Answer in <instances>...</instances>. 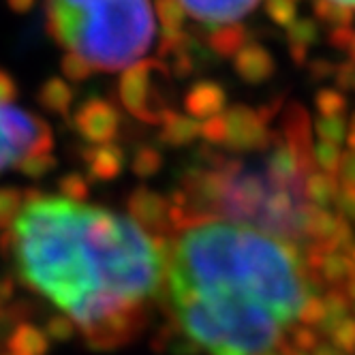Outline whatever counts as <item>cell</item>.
Returning a JSON list of instances; mask_svg holds the SVG:
<instances>
[{"label": "cell", "instance_id": "obj_1", "mask_svg": "<svg viewBox=\"0 0 355 355\" xmlns=\"http://www.w3.org/2000/svg\"><path fill=\"white\" fill-rule=\"evenodd\" d=\"M175 230L161 242L171 317L204 355H295L347 309L343 293H317L321 272L291 242L225 218Z\"/></svg>", "mask_w": 355, "mask_h": 355}, {"label": "cell", "instance_id": "obj_2", "mask_svg": "<svg viewBox=\"0 0 355 355\" xmlns=\"http://www.w3.org/2000/svg\"><path fill=\"white\" fill-rule=\"evenodd\" d=\"M0 252L15 283L96 349L131 340L165 285L150 232L64 193L0 189Z\"/></svg>", "mask_w": 355, "mask_h": 355}, {"label": "cell", "instance_id": "obj_3", "mask_svg": "<svg viewBox=\"0 0 355 355\" xmlns=\"http://www.w3.org/2000/svg\"><path fill=\"white\" fill-rule=\"evenodd\" d=\"M201 152V167L189 171V189L178 199H193V208L220 214L225 220L255 227L295 246L306 240V220L311 204L304 193L306 178L313 173V152L309 135V116L300 105H291L285 118V137L281 144L263 148L257 161H225L210 150ZM175 204V206H178Z\"/></svg>", "mask_w": 355, "mask_h": 355}, {"label": "cell", "instance_id": "obj_4", "mask_svg": "<svg viewBox=\"0 0 355 355\" xmlns=\"http://www.w3.org/2000/svg\"><path fill=\"white\" fill-rule=\"evenodd\" d=\"M45 17L73 82L137 64L157 35L150 0H45Z\"/></svg>", "mask_w": 355, "mask_h": 355}, {"label": "cell", "instance_id": "obj_5", "mask_svg": "<svg viewBox=\"0 0 355 355\" xmlns=\"http://www.w3.org/2000/svg\"><path fill=\"white\" fill-rule=\"evenodd\" d=\"M56 165L49 124L17 103L15 82L0 71V175H43Z\"/></svg>", "mask_w": 355, "mask_h": 355}, {"label": "cell", "instance_id": "obj_6", "mask_svg": "<svg viewBox=\"0 0 355 355\" xmlns=\"http://www.w3.org/2000/svg\"><path fill=\"white\" fill-rule=\"evenodd\" d=\"M167 80L169 69L161 62L139 60L137 64L124 69L120 78V98L124 107L144 122L163 124L171 114L165 96Z\"/></svg>", "mask_w": 355, "mask_h": 355}, {"label": "cell", "instance_id": "obj_7", "mask_svg": "<svg viewBox=\"0 0 355 355\" xmlns=\"http://www.w3.org/2000/svg\"><path fill=\"white\" fill-rule=\"evenodd\" d=\"M225 122V139L227 146L234 152H259L268 148L272 135L266 129V122L261 120L259 112H252L250 107L236 105L230 112L223 114Z\"/></svg>", "mask_w": 355, "mask_h": 355}, {"label": "cell", "instance_id": "obj_8", "mask_svg": "<svg viewBox=\"0 0 355 355\" xmlns=\"http://www.w3.org/2000/svg\"><path fill=\"white\" fill-rule=\"evenodd\" d=\"M182 9L208 28L236 24L248 15L261 0H178Z\"/></svg>", "mask_w": 355, "mask_h": 355}, {"label": "cell", "instance_id": "obj_9", "mask_svg": "<svg viewBox=\"0 0 355 355\" xmlns=\"http://www.w3.org/2000/svg\"><path fill=\"white\" fill-rule=\"evenodd\" d=\"M78 129L82 131V135L90 141L96 144H107L116 133H118V112L105 103V101H90V103L82 105L78 118Z\"/></svg>", "mask_w": 355, "mask_h": 355}, {"label": "cell", "instance_id": "obj_10", "mask_svg": "<svg viewBox=\"0 0 355 355\" xmlns=\"http://www.w3.org/2000/svg\"><path fill=\"white\" fill-rule=\"evenodd\" d=\"M131 218L137 220L146 232H169L171 225V206L167 199L152 193L148 189H137L131 195Z\"/></svg>", "mask_w": 355, "mask_h": 355}, {"label": "cell", "instance_id": "obj_11", "mask_svg": "<svg viewBox=\"0 0 355 355\" xmlns=\"http://www.w3.org/2000/svg\"><path fill=\"white\" fill-rule=\"evenodd\" d=\"M184 107L195 120L214 118L225 110V90L214 82H199L187 92Z\"/></svg>", "mask_w": 355, "mask_h": 355}, {"label": "cell", "instance_id": "obj_12", "mask_svg": "<svg viewBox=\"0 0 355 355\" xmlns=\"http://www.w3.org/2000/svg\"><path fill=\"white\" fill-rule=\"evenodd\" d=\"M236 58V73L246 84H263L274 73V58L261 45H244Z\"/></svg>", "mask_w": 355, "mask_h": 355}, {"label": "cell", "instance_id": "obj_13", "mask_svg": "<svg viewBox=\"0 0 355 355\" xmlns=\"http://www.w3.org/2000/svg\"><path fill=\"white\" fill-rule=\"evenodd\" d=\"M340 191V182L336 180V175H329V173H317L313 171L306 178V187H304V193H306V199L311 206L317 208H325L332 206Z\"/></svg>", "mask_w": 355, "mask_h": 355}, {"label": "cell", "instance_id": "obj_14", "mask_svg": "<svg viewBox=\"0 0 355 355\" xmlns=\"http://www.w3.org/2000/svg\"><path fill=\"white\" fill-rule=\"evenodd\" d=\"M197 135H201V122H197L191 116H178L171 112L163 120L161 141H165V144L184 146V144H191Z\"/></svg>", "mask_w": 355, "mask_h": 355}, {"label": "cell", "instance_id": "obj_15", "mask_svg": "<svg viewBox=\"0 0 355 355\" xmlns=\"http://www.w3.org/2000/svg\"><path fill=\"white\" fill-rule=\"evenodd\" d=\"M246 39H248V35H246L244 26H238V24H227V26L212 28L208 43L216 54H220L225 58H232L246 45Z\"/></svg>", "mask_w": 355, "mask_h": 355}, {"label": "cell", "instance_id": "obj_16", "mask_svg": "<svg viewBox=\"0 0 355 355\" xmlns=\"http://www.w3.org/2000/svg\"><path fill=\"white\" fill-rule=\"evenodd\" d=\"M122 163H124V157L120 148L101 146L90 157V171L94 178H101V180H112V178L120 173Z\"/></svg>", "mask_w": 355, "mask_h": 355}, {"label": "cell", "instance_id": "obj_17", "mask_svg": "<svg viewBox=\"0 0 355 355\" xmlns=\"http://www.w3.org/2000/svg\"><path fill=\"white\" fill-rule=\"evenodd\" d=\"M155 17H159L161 21V37H173L184 33L187 11L178 0H155Z\"/></svg>", "mask_w": 355, "mask_h": 355}, {"label": "cell", "instance_id": "obj_18", "mask_svg": "<svg viewBox=\"0 0 355 355\" xmlns=\"http://www.w3.org/2000/svg\"><path fill=\"white\" fill-rule=\"evenodd\" d=\"M313 9H315V15L325 21V24H332L334 28H347L353 15L347 7H340L332 0H315L313 3Z\"/></svg>", "mask_w": 355, "mask_h": 355}, {"label": "cell", "instance_id": "obj_19", "mask_svg": "<svg viewBox=\"0 0 355 355\" xmlns=\"http://www.w3.org/2000/svg\"><path fill=\"white\" fill-rule=\"evenodd\" d=\"M313 159H315V165H319V169H323V173L336 175L338 167H340V161H343V152L334 144L321 141L313 152Z\"/></svg>", "mask_w": 355, "mask_h": 355}, {"label": "cell", "instance_id": "obj_20", "mask_svg": "<svg viewBox=\"0 0 355 355\" xmlns=\"http://www.w3.org/2000/svg\"><path fill=\"white\" fill-rule=\"evenodd\" d=\"M317 110L321 112V118H336L343 116L347 110V98L332 88H323L317 92Z\"/></svg>", "mask_w": 355, "mask_h": 355}, {"label": "cell", "instance_id": "obj_21", "mask_svg": "<svg viewBox=\"0 0 355 355\" xmlns=\"http://www.w3.org/2000/svg\"><path fill=\"white\" fill-rule=\"evenodd\" d=\"M163 167V157L161 152L155 148H139L135 152V159H133V171L139 178H150L159 173V169Z\"/></svg>", "mask_w": 355, "mask_h": 355}, {"label": "cell", "instance_id": "obj_22", "mask_svg": "<svg viewBox=\"0 0 355 355\" xmlns=\"http://www.w3.org/2000/svg\"><path fill=\"white\" fill-rule=\"evenodd\" d=\"M347 122L343 116H336V118H319L317 122V135L321 137V141H327V144H334L338 146L340 141H345L347 137Z\"/></svg>", "mask_w": 355, "mask_h": 355}, {"label": "cell", "instance_id": "obj_23", "mask_svg": "<svg viewBox=\"0 0 355 355\" xmlns=\"http://www.w3.org/2000/svg\"><path fill=\"white\" fill-rule=\"evenodd\" d=\"M289 45H302V47H311L319 39V28L313 19H297L289 26Z\"/></svg>", "mask_w": 355, "mask_h": 355}, {"label": "cell", "instance_id": "obj_24", "mask_svg": "<svg viewBox=\"0 0 355 355\" xmlns=\"http://www.w3.org/2000/svg\"><path fill=\"white\" fill-rule=\"evenodd\" d=\"M266 11L278 26H291L297 15L295 0H266Z\"/></svg>", "mask_w": 355, "mask_h": 355}, {"label": "cell", "instance_id": "obj_25", "mask_svg": "<svg viewBox=\"0 0 355 355\" xmlns=\"http://www.w3.org/2000/svg\"><path fill=\"white\" fill-rule=\"evenodd\" d=\"M69 101H71V92L67 88V84L54 82L52 86H47V101H45V103L52 110L64 112L69 107Z\"/></svg>", "mask_w": 355, "mask_h": 355}, {"label": "cell", "instance_id": "obj_26", "mask_svg": "<svg viewBox=\"0 0 355 355\" xmlns=\"http://www.w3.org/2000/svg\"><path fill=\"white\" fill-rule=\"evenodd\" d=\"M201 135H204L208 141L212 144H223L225 139V122H223V114L208 118L201 122Z\"/></svg>", "mask_w": 355, "mask_h": 355}, {"label": "cell", "instance_id": "obj_27", "mask_svg": "<svg viewBox=\"0 0 355 355\" xmlns=\"http://www.w3.org/2000/svg\"><path fill=\"white\" fill-rule=\"evenodd\" d=\"M336 80H338V86L340 88L355 90V62L353 60H349V62H345V64L338 67Z\"/></svg>", "mask_w": 355, "mask_h": 355}, {"label": "cell", "instance_id": "obj_28", "mask_svg": "<svg viewBox=\"0 0 355 355\" xmlns=\"http://www.w3.org/2000/svg\"><path fill=\"white\" fill-rule=\"evenodd\" d=\"M11 287L5 285L3 281H0V327H3V323L9 319V311H11Z\"/></svg>", "mask_w": 355, "mask_h": 355}, {"label": "cell", "instance_id": "obj_29", "mask_svg": "<svg viewBox=\"0 0 355 355\" xmlns=\"http://www.w3.org/2000/svg\"><path fill=\"white\" fill-rule=\"evenodd\" d=\"M351 37H353V31L349 26L347 28H334V33L329 35V43H332L336 49H349Z\"/></svg>", "mask_w": 355, "mask_h": 355}, {"label": "cell", "instance_id": "obj_30", "mask_svg": "<svg viewBox=\"0 0 355 355\" xmlns=\"http://www.w3.org/2000/svg\"><path fill=\"white\" fill-rule=\"evenodd\" d=\"M309 69H311V73H313V78L315 80H323V78H329V75L334 73V67L329 64V62H321V60H315V62H311L309 64Z\"/></svg>", "mask_w": 355, "mask_h": 355}, {"label": "cell", "instance_id": "obj_31", "mask_svg": "<svg viewBox=\"0 0 355 355\" xmlns=\"http://www.w3.org/2000/svg\"><path fill=\"white\" fill-rule=\"evenodd\" d=\"M291 47V56L295 60V64L304 67L306 64V58H309V47H302V45H289Z\"/></svg>", "mask_w": 355, "mask_h": 355}, {"label": "cell", "instance_id": "obj_32", "mask_svg": "<svg viewBox=\"0 0 355 355\" xmlns=\"http://www.w3.org/2000/svg\"><path fill=\"white\" fill-rule=\"evenodd\" d=\"M347 141H349V148L355 150V116L349 124V131H347Z\"/></svg>", "mask_w": 355, "mask_h": 355}, {"label": "cell", "instance_id": "obj_33", "mask_svg": "<svg viewBox=\"0 0 355 355\" xmlns=\"http://www.w3.org/2000/svg\"><path fill=\"white\" fill-rule=\"evenodd\" d=\"M332 3H336V5H340V7H347L349 11L355 9V0H332Z\"/></svg>", "mask_w": 355, "mask_h": 355}, {"label": "cell", "instance_id": "obj_34", "mask_svg": "<svg viewBox=\"0 0 355 355\" xmlns=\"http://www.w3.org/2000/svg\"><path fill=\"white\" fill-rule=\"evenodd\" d=\"M347 52L351 54V60L355 62V33H353V37H351V43H349V49Z\"/></svg>", "mask_w": 355, "mask_h": 355}]
</instances>
